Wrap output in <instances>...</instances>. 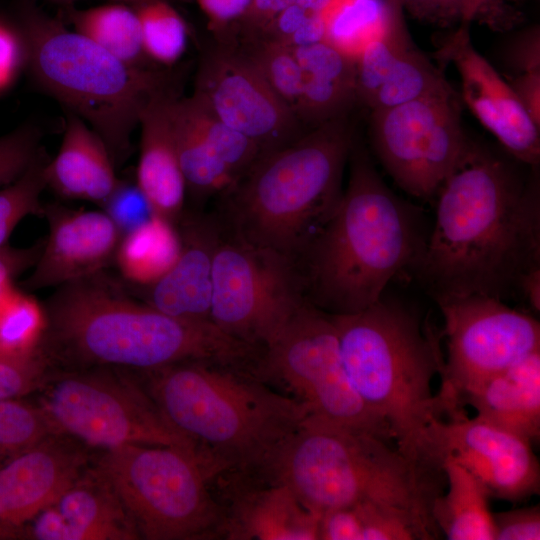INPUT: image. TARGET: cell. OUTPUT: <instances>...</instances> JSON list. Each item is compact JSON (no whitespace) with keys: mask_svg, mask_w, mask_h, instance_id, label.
<instances>
[{"mask_svg":"<svg viewBox=\"0 0 540 540\" xmlns=\"http://www.w3.org/2000/svg\"><path fill=\"white\" fill-rule=\"evenodd\" d=\"M538 166L524 177L511 160L469 141L435 195L434 224L412 267L435 299L504 301L540 268Z\"/></svg>","mask_w":540,"mask_h":540,"instance_id":"6da1fadb","label":"cell"},{"mask_svg":"<svg viewBox=\"0 0 540 540\" xmlns=\"http://www.w3.org/2000/svg\"><path fill=\"white\" fill-rule=\"evenodd\" d=\"M44 308L49 352L83 365L146 372L203 360L251 369L261 354L211 321L156 310L105 270L55 288Z\"/></svg>","mask_w":540,"mask_h":540,"instance_id":"7a4b0ae2","label":"cell"},{"mask_svg":"<svg viewBox=\"0 0 540 540\" xmlns=\"http://www.w3.org/2000/svg\"><path fill=\"white\" fill-rule=\"evenodd\" d=\"M349 157L338 205L293 261L304 299L334 315L380 300L389 282L414 266L426 239L416 209L392 192L366 151L354 143Z\"/></svg>","mask_w":540,"mask_h":540,"instance_id":"3957f363","label":"cell"},{"mask_svg":"<svg viewBox=\"0 0 540 540\" xmlns=\"http://www.w3.org/2000/svg\"><path fill=\"white\" fill-rule=\"evenodd\" d=\"M145 373L146 390L214 478L259 474L308 417L298 401L246 368L193 360Z\"/></svg>","mask_w":540,"mask_h":540,"instance_id":"277c9868","label":"cell"},{"mask_svg":"<svg viewBox=\"0 0 540 540\" xmlns=\"http://www.w3.org/2000/svg\"><path fill=\"white\" fill-rule=\"evenodd\" d=\"M354 143L346 115L263 154L219 196L218 222L235 237L294 261L338 205Z\"/></svg>","mask_w":540,"mask_h":540,"instance_id":"5b68a950","label":"cell"},{"mask_svg":"<svg viewBox=\"0 0 540 540\" xmlns=\"http://www.w3.org/2000/svg\"><path fill=\"white\" fill-rule=\"evenodd\" d=\"M260 475L285 485L312 513L362 502L408 510L438 532L431 518L445 478L372 433L307 417Z\"/></svg>","mask_w":540,"mask_h":540,"instance_id":"8992f818","label":"cell"},{"mask_svg":"<svg viewBox=\"0 0 540 540\" xmlns=\"http://www.w3.org/2000/svg\"><path fill=\"white\" fill-rule=\"evenodd\" d=\"M331 317L346 373L363 403L388 426L403 454L431 466L427 429L441 418L432 381L444 359L433 331L384 296L362 311Z\"/></svg>","mask_w":540,"mask_h":540,"instance_id":"52a82bcc","label":"cell"},{"mask_svg":"<svg viewBox=\"0 0 540 540\" xmlns=\"http://www.w3.org/2000/svg\"><path fill=\"white\" fill-rule=\"evenodd\" d=\"M21 32L26 67L38 86L88 123L105 142L115 165L125 161L143 110L170 89L165 77L123 62L34 9L25 12Z\"/></svg>","mask_w":540,"mask_h":540,"instance_id":"ba28073f","label":"cell"},{"mask_svg":"<svg viewBox=\"0 0 540 540\" xmlns=\"http://www.w3.org/2000/svg\"><path fill=\"white\" fill-rule=\"evenodd\" d=\"M97 470L110 483L140 538L219 536L214 477L195 454L177 447L130 444L104 450Z\"/></svg>","mask_w":540,"mask_h":540,"instance_id":"9c48e42d","label":"cell"},{"mask_svg":"<svg viewBox=\"0 0 540 540\" xmlns=\"http://www.w3.org/2000/svg\"><path fill=\"white\" fill-rule=\"evenodd\" d=\"M254 374L280 384L310 418L394 441L348 378L331 314L306 300L262 350Z\"/></svg>","mask_w":540,"mask_h":540,"instance_id":"30bf717a","label":"cell"},{"mask_svg":"<svg viewBox=\"0 0 540 540\" xmlns=\"http://www.w3.org/2000/svg\"><path fill=\"white\" fill-rule=\"evenodd\" d=\"M40 406L56 433L93 447L171 446L199 457L194 444L166 419L147 390L107 369L60 376L47 386Z\"/></svg>","mask_w":540,"mask_h":540,"instance_id":"8fae6325","label":"cell"},{"mask_svg":"<svg viewBox=\"0 0 540 540\" xmlns=\"http://www.w3.org/2000/svg\"><path fill=\"white\" fill-rule=\"evenodd\" d=\"M435 300L443 315L447 347L436 399L441 415L453 418L466 414L462 397L469 389L540 350V324L491 296Z\"/></svg>","mask_w":540,"mask_h":540,"instance_id":"7c38bea8","label":"cell"},{"mask_svg":"<svg viewBox=\"0 0 540 540\" xmlns=\"http://www.w3.org/2000/svg\"><path fill=\"white\" fill-rule=\"evenodd\" d=\"M304 301L292 260L249 244L220 225L210 312L220 330L263 350Z\"/></svg>","mask_w":540,"mask_h":540,"instance_id":"4fadbf2b","label":"cell"},{"mask_svg":"<svg viewBox=\"0 0 540 540\" xmlns=\"http://www.w3.org/2000/svg\"><path fill=\"white\" fill-rule=\"evenodd\" d=\"M461 103L453 89L371 111L373 149L407 194L435 197L464 154L470 140L461 122Z\"/></svg>","mask_w":540,"mask_h":540,"instance_id":"5bb4252c","label":"cell"},{"mask_svg":"<svg viewBox=\"0 0 540 540\" xmlns=\"http://www.w3.org/2000/svg\"><path fill=\"white\" fill-rule=\"evenodd\" d=\"M192 95L253 141L262 155L307 131L247 55L229 43L222 42L203 55Z\"/></svg>","mask_w":540,"mask_h":540,"instance_id":"9a60e30c","label":"cell"},{"mask_svg":"<svg viewBox=\"0 0 540 540\" xmlns=\"http://www.w3.org/2000/svg\"><path fill=\"white\" fill-rule=\"evenodd\" d=\"M532 443L508 430L466 414L432 421L426 459L434 467L449 458L486 487L490 497L521 502L540 493V464Z\"/></svg>","mask_w":540,"mask_h":540,"instance_id":"2e32d148","label":"cell"},{"mask_svg":"<svg viewBox=\"0 0 540 540\" xmlns=\"http://www.w3.org/2000/svg\"><path fill=\"white\" fill-rule=\"evenodd\" d=\"M437 57L452 63L461 80L460 98L515 160L539 165L540 127L526 113L509 83L472 43L469 24L459 23L441 41Z\"/></svg>","mask_w":540,"mask_h":540,"instance_id":"e0dca14e","label":"cell"},{"mask_svg":"<svg viewBox=\"0 0 540 540\" xmlns=\"http://www.w3.org/2000/svg\"><path fill=\"white\" fill-rule=\"evenodd\" d=\"M48 235L23 286L57 288L104 271L114 261L121 233L103 210L46 205Z\"/></svg>","mask_w":540,"mask_h":540,"instance_id":"ac0fdd59","label":"cell"},{"mask_svg":"<svg viewBox=\"0 0 540 540\" xmlns=\"http://www.w3.org/2000/svg\"><path fill=\"white\" fill-rule=\"evenodd\" d=\"M55 434L0 467V539L19 536L86 469V453Z\"/></svg>","mask_w":540,"mask_h":540,"instance_id":"d6986e66","label":"cell"},{"mask_svg":"<svg viewBox=\"0 0 540 540\" xmlns=\"http://www.w3.org/2000/svg\"><path fill=\"white\" fill-rule=\"evenodd\" d=\"M219 536L233 540H315L319 516L285 485L253 474L228 473ZM219 477V476H218Z\"/></svg>","mask_w":540,"mask_h":540,"instance_id":"ffe728a7","label":"cell"},{"mask_svg":"<svg viewBox=\"0 0 540 540\" xmlns=\"http://www.w3.org/2000/svg\"><path fill=\"white\" fill-rule=\"evenodd\" d=\"M178 223L180 251L175 262L139 290L140 298L176 318L211 321L212 261L220 225L217 219L198 215H182Z\"/></svg>","mask_w":540,"mask_h":540,"instance_id":"44dd1931","label":"cell"},{"mask_svg":"<svg viewBox=\"0 0 540 540\" xmlns=\"http://www.w3.org/2000/svg\"><path fill=\"white\" fill-rule=\"evenodd\" d=\"M171 89L155 96L143 110L136 183L154 216L174 225L183 214L186 184L174 142L170 105Z\"/></svg>","mask_w":540,"mask_h":540,"instance_id":"7402d4cb","label":"cell"},{"mask_svg":"<svg viewBox=\"0 0 540 540\" xmlns=\"http://www.w3.org/2000/svg\"><path fill=\"white\" fill-rule=\"evenodd\" d=\"M532 444L540 439V350L469 389L462 406Z\"/></svg>","mask_w":540,"mask_h":540,"instance_id":"603a6c76","label":"cell"},{"mask_svg":"<svg viewBox=\"0 0 540 540\" xmlns=\"http://www.w3.org/2000/svg\"><path fill=\"white\" fill-rule=\"evenodd\" d=\"M114 166L103 139L68 111L62 143L46 164L47 186L62 197L101 206L119 180Z\"/></svg>","mask_w":540,"mask_h":540,"instance_id":"cb8c5ba5","label":"cell"},{"mask_svg":"<svg viewBox=\"0 0 540 540\" xmlns=\"http://www.w3.org/2000/svg\"><path fill=\"white\" fill-rule=\"evenodd\" d=\"M292 49L303 72L301 124L309 130L348 115L357 101L355 62L323 41Z\"/></svg>","mask_w":540,"mask_h":540,"instance_id":"d4e9b609","label":"cell"},{"mask_svg":"<svg viewBox=\"0 0 540 540\" xmlns=\"http://www.w3.org/2000/svg\"><path fill=\"white\" fill-rule=\"evenodd\" d=\"M53 506L69 525L71 540H134L138 530L110 483L85 469Z\"/></svg>","mask_w":540,"mask_h":540,"instance_id":"484cf974","label":"cell"},{"mask_svg":"<svg viewBox=\"0 0 540 540\" xmlns=\"http://www.w3.org/2000/svg\"><path fill=\"white\" fill-rule=\"evenodd\" d=\"M441 467L447 492L438 495L431 518L449 540H495L490 495L479 479L455 461L446 458Z\"/></svg>","mask_w":540,"mask_h":540,"instance_id":"4316f807","label":"cell"},{"mask_svg":"<svg viewBox=\"0 0 540 540\" xmlns=\"http://www.w3.org/2000/svg\"><path fill=\"white\" fill-rule=\"evenodd\" d=\"M323 21V42L354 62L371 43L405 24L397 0H331Z\"/></svg>","mask_w":540,"mask_h":540,"instance_id":"83f0119b","label":"cell"},{"mask_svg":"<svg viewBox=\"0 0 540 540\" xmlns=\"http://www.w3.org/2000/svg\"><path fill=\"white\" fill-rule=\"evenodd\" d=\"M170 120L186 193L196 202L219 197L236 181L235 175L205 141L178 97L171 102Z\"/></svg>","mask_w":540,"mask_h":540,"instance_id":"f1b7e54d","label":"cell"},{"mask_svg":"<svg viewBox=\"0 0 540 540\" xmlns=\"http://www.w3.org/2000/svg\"><path fill=\"white\" fill-rule=\"evenodd\" d=\"M179 251L180 237L175 225L153 215L121 237L114 262L123 278L144 287L173 265Z\"/></svg>","mask_w":540,"mask_h":540,"instance_id":"f546056e","label":"cell"},{"mask_svg":"<svg viewBox=\"0 0 540 540\" xmlns=\"http://www.w3.org/2000/svg\"><path fill=\"white\" fill-rule=\"evenodd\" d=\"M65 16L74 31L123 62L149 68L139 20L132 5L113 1L87 9L66 8Z\"/></svg>","mask_w":540,"mask_h":540,"instance_id":"4dcf8cb0","label":"cell"},{"mask_svg":"<svg viewBox=\"0 0 540 540\" xmlns=\"http://www.w3.org/2000/svg\"><path fill=\"white\" fill-rule=\"evenodd\" d=\"M451 90L440 69L412 45L392 66L368 107L371 111L385 109Z\"/></svg>","mask_w":540,"mask_h":540,"instance_id":"1f68e13d","label":"cell"},{"mask_svg":"<svg viewBox=\"0 0 540 540\" xmlns=\"http://www.w3.org/2000/svg\"><path fill=\"white\" fill-rule=\"evenodd\" d=\"M132 7L149 61L165 66L178 61L187 45V27L180 14L165 0H142Z\"/></svg>","mask_w":540,"mask_h":540,"instance_id":"d6a6232c","label":"cell"},{"mask_svg":"<svg viewBox=\"0 0 540 540\" xmlns=\"http://www.w3.org/2000/svg\"><path fill=\"white\" fill-rule=\"evenodd\" d=\"M46 328L45 308L14 288L0 306V350L17 356L34 355L40 352Z\"/></svg>","mask_w":540,"mask_h":540,"instance_id":"836d02e7","label":"cell"},{"mask_svg":"<svg viewBox=\"0 0 540 540\" xmlns=\"http://www.w3.org/2000/svg\"><path fill=\"white\" fill-rule=\"evenodd\" d=\"M179 101L205 141L235 175L236 180L262 156L258 146L218 119L194 95Z\"/></svg>","mask_w":540,"mask_h":540,"instance_id":"e575fe53","label":"cell"},{"mask_svg":"<svg viewBox=\"0 0 540 540\" xmlns=\"http://www.w3.org/2000/svg\"><path fill=\"white\" fill-rule=\"evenodd\" d=\"M240 49L296 115L303 72L292 47L278 41L258 38L247 41Z\"/></svg>","mask_w":540,"mask_h":540,"instance_id":"d590c367","label":"cell"},{"mask_svg":"<svg viewBox=\"0 0 540 540\" xmlns=\"http://www.w3.org/2000/svg\"><path fill=\"white\" fill-rule=\"evenodd\" d=\"M49 158L40 151L28 169L15 181L0 189V248L16 226L29 215H43L40 196L46 184L45 168Z\"/></svg>","mask_w":540,"mask_h":540,"instance_id":"8d00e7d4","label":"cell"},{"mask_svg":"<svg viewBox=\"0 0 540 540\" xmlns=\"http://www.w3.org/2000/svg\"><path fill=\"white\" fill-rule=\"evenodd\" d=\"M54 433L41 406L0 398V460L15 456Z\"/></svg>","mask_w":540,"mask_h":540,"instance_id":"74e56055","label":"cell"},{"mask_svg":"<svg viewBox=\"0 0 540 540\" xmlns=\"http://www.w3.org/2000/svg\"><path fill=\"white\" fill-rule=\"evenodd\" d=\"M406 25L371 43L355 61L357 101L368 106L400 55L412 46Z\"/></svg>","mask_w":540,"mask_h":540,"instance_id":"f35d334b","label":"cell"},{"mask_svg":"<svg viewBox=\"0 0 540 540\" xmlns=\"http://www.w3.org/2000/svg\"><path fill=\"white\" fill-rule=\"evenodd\" d=\"M362 520V540H431L438 532L412 512L391 505L356 504Z\"/></svg>","mask_w":540,"mask_h":540,"instance_id":"ab89813d","label":"cell"},{"mask_svg":"<svg viewBox=\"0 0 540 540\" xmlns=\"http://www.w3.org/2000/svg\"><path fill=\"white\" fill-rule=\"evenodd\" d=\"M40 133L34 126H22L0 137V189L18 179L37 158Z\"/></svg>","mask_w":540,"mask_h":540,"instance_id":"60d3db41","label":"cell"},{"mask_svg":"<svg viewBox=\"0 0 540 540\" xmlns=\"http://www.w3.org/2000/svg\"><path fill=\"white\" fill-rule=\"evenodd\" d=\"M45 370L40 352L17 356L0 350V398L20 399L34 391L43 383Z\"/></svg>","mask_w":540,"mask_h":540,"instance_id":"b9f144b4","label":"cell"},{"mask_svg":"<svg viewBox=\"0 0 540 540\" xmlns=\"http://www.w3.org/2000/svg\"><path fill=\"white\" fill-rule=\"evenodd\" d=\"M101 207L122 236L153 216L151 207L136 181L119 179Z\"/></svg>","mask_w":540,"mask_h":540,"instance_id":"7bdbcfd3","label":"cell"},{"mask_svg":"<svg viewBox=\"0 0 540 540\" xmlns=\"http://www.w3.org/2000/svg\"><path fill=\"white\" fill-rule=\"evenodd\" d=\"M500 61L513 76L540 71V28L535 24L508 36L499 52Z\"/></svg>","mask_w":540,"mask_h":540,"instance_id":"ee69618b","label":"cell"},{"mask_svg":"<svg viewBox=\"0 0 540 540\" xmlns=\"http://www.w3.org/2000/svg\"><path fill=\"white\" fill-rule=\"evenodd\" d=\"M495 540H539L540 506L493 512Z\"/></svg>","mask_w":540,"mask_h":540,"instance_id":"f6af8a7d","label":"cell"},{"mask_svg":"<svg viewBox=\"0 0 540 540\" xmlns=\"http://www.w3.org/2000/svg\"><path fill=\"white\" fill-rule=\"evenodd\" d=\"M318 539L362 540V520L357 505L340 507L321 514Z\"/></svg>","mask_w":540,"mask_h":540,"instance_id":"bcb514c9","label":"cell"},{"mask_svg":"<svg viewBox=\"0 0 540 540\" xmlns=\"http://www.w3.org/2000/svg\"><path fill=\"white\" fill-rule=\"evenodd\" d=\"M43 240L28 248H0V306L15 288L13 279L21 272L32 268L41 251Z\"/></svg>","mask_w":540,"mask_h":540,"instance_id":"7dc6e473","label":"cell"},{"mask_svg":"<svg viewBox=\"0 0 540 540\" xmlns=\"http://www.w3.org/2000/svg\"><path fill=\"white\" fill-rule=\"evenodd\" d=\"M418 20L440 27H452L461 22L462 0H397Z\"/></svg>","mask_w":540,"mask_h":540,"instance_id":"c3c4849f","label":"cell"},{"mask_svg":"<svg viewBox=\"0 0 540 540\" xmlns=\"http://www.w3.org/2000/svg\"><path fill=\"white\" fill-rule=\"evenodd\" d=\"M215 30L231 26L247 14L252 0H195Z\"/></svg>","mask_w":540,"mask_h":540,"instance_id":"681fc988","label":"cell"},{"mask_svg":"<svg viewBox=\"0 0 540 540\" xmlns=\"http://www.w3.org/2000/svg\"><path fill=\"white\" fill-rule=\"evenodd\" d=\"M508 83L526 113L540 127V71L512 76Z\"/></svg>","mask_w":540,"mask_h":540,"instance_id":"f907efd6","label":"cell"},{"mask_svg":"<svg viewBox=\"0 0 540 540\" xmlns=\"http://www.w3.org/2000/svg\"><path fill=\"white\" fill-rule=\"evenodd\" d=\"M521 294L530 306L537 312L540 310V268L527 273L519 287Z\"/></svg>","mask_w":540,"mask_h":540,"instance_id":"816d5d0a","label":"cell"},{"mask_svg":"<svg viewBox=\"0 0 540 540\" xmlns=\"http://www.w3.org/2000/svg\"><path fill=\"white\" fill-rule=\"evenodd\" d=\"M462 18L460 23L470 24L476 18L489 11H498L497 0H462Z\"/></svg>","mask_w":540,"mask_h":540,"instance_id":"f5cc1de1","label":"cell"},{"mask_svg":"<svg viewBox=\"0 0 540 540\" xmlns=\"http://www.w3.org/2000/svg\"><path fill=\"white\" fill-rule=\"evenodd\" d=\"M51 1H57V2H72V1H75V0H51ZM112 1H120V2H125V3H128L130 5H134L142 0H112Z\"/></svg>","mask_w":540,"mask_h":540,"instance_id":"db71d44e","label":"cell"}]
</instances>
